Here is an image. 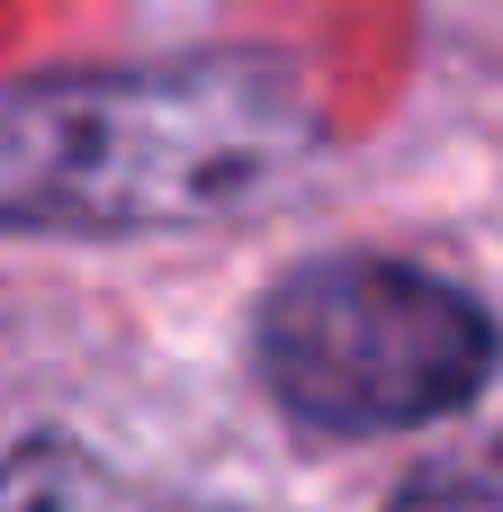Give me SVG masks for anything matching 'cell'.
Returning a JSON list of instances; mask_svg holds the SVG:
<instances>
[{"mask_svg": "<svg viewBox=\"0 0 503 512\" xmlns=\"http://www.w3.org/2000/svg\"><path fill=\"white\" fill-rule=\"evenodd\" d=\"M324 144L315 90L279 54H180L0 90L9 234H162L279 198Z\"/></svg>", "mask_w": 503, "mask_h": 512, "instance_id": "obj_1", "label": "cell"}, {"mask_svg": "<svg viewBox=\"0 0 503 512\" xmlns=\"http://www.w3.org/2000/svg\"><path fill=\"white\" fill-rule=\"evenodd\" d=\"M261 387L315 432H405L459 414L495 378V324L432 270L405 261H306L261 297Z\"/></svg>", "mask_w": 503, "mask_h": 512, "instance_id": "obj_2", "label": "cell"}, {"mask_svg": "<svg viewBox=\"0 0 503 512\" xmlns=\"http://www.w3.org/2000/svg\"><path fill=\"white\" fill-rule=\"evenodd\" d=\"M387 512H503V468H423Z\"/></svg>", "mask_w": 503, "mask_h": 512, "instance_id": "obj_3", "label": "cell"}, {"mask_svg": "<svg viewBox=\"0 0 503 512\" xmlns=\"http://www.w3.org/2000/svg\"><path fill=\"white\" fill-rule=\"evenodd\" d=\"M495 468H503V459H495Z\"/></svg>", "mask_w": 503, "mask_h": 512, "instance_id": "obj_4", "label": "cell"}]
</instances>
